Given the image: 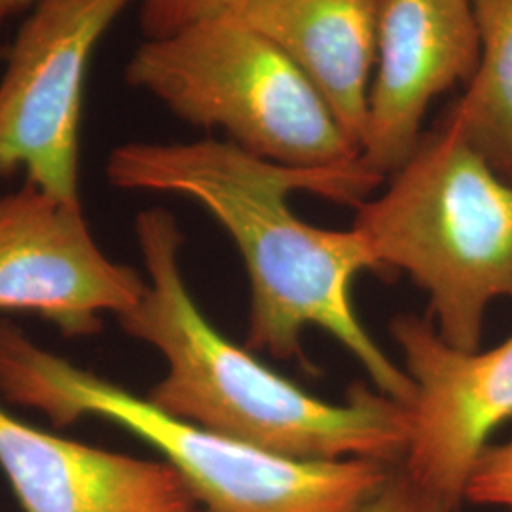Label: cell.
Instances as JSON below:
<instances>
[{
	"instance_id": "obj_8",
	"label": "cell",
	"mask_w": 512,
	"mask_h": 512,
	"mask_svg": "<svg viewBox=\"0 0 512 512\" xmlns=\"http://www.w3.org/2000/svg\"><path fill=\"white\" fill-rule=\"evenodd\" d=\"M147 291V279L93 238L82 203L29 181L0 196V311L37 313L69 338L93 336Z\"/></svg>"
},
{
	"instance_id": "obj_3",
	"label": "cell",
	"mask_w": 512,
	"mask_h": 512,
	"mask_svg": "<svg viewBox=\"0 0 512 512\" xmlns=\"http://www.w3.org/2000/svg\"><path fill=\"white\" fill-rule=\"evenodd\" d=\"M0 393L57 427L101 418L145 440L188 486L202 512H359L395 465L302 461L179 420L128 389L0 323Z\"/></svg>"
},
{
	"instance_id": "obj_5",
	"label": "cell",
	"mask_w": 512,
	"mask_h": 512,
	"mask_svg": "<svg viewBox=\"0 0 512 512\" xmlns=\"http://www.w3.org/2000/svg\"><path fill=\"white\" fill-rule=\"evenodd\" d=\"M124 76L179 120L217 129L224 141L275 164L332 167L361 158L310 80L236 16L145 38Z\"/></svg>"
},
{
	"instance_id": "obj_14",
	"label": "cell",
	"mask_w": 512,
	"mask_h": 512,
	"mask_svg": "<svg viewBox=\"0 0 512 512\" xmlns=\"http://www.w3.org/2000/svg\"><path fill=\"white\" fill-rule=\"evenodd\" d=\"M465 499L512 511V439L486 446L467 480Z\"/></svg>"
},
{
	"instance_id": "obj_16",
	"label": "cell",
	"mask_w": 512,
	"mask_h": 512,
	"mask_svg": "<svg viewBox=\"0 0 512 512\" xmlns=\"http://www.w3.org/2000/svg\"><path fill=\"white\" fill-rule=\"evenodd\" d=\"M38 0H0V35L14 19L25 18Z\"/></svg>"
},
{
	"instance_id": "obj_2",
	"label": "cell",
	"mask_w": 512,
	"mask_h": 512,
	"mask_svg": "<svg viewBox=\"0 0 512 512\" xmlns=\"http://www.w3.org/2000/svg\"><path fill=\"white\" fill-rule=\"evenodd\" d=\"M135 238L147 291L118 323L164 357L167 372L150 389V403L179 420L287 458L403 461L410 439L404 404L361 384L338 404L304 391L209 323L186 287L183 232L169 211H141Z\"/></svg>"
},
{
	"instance_id": "obj_7",
	"label": "cell",
	"mask_w": 512,
	"mask_h": 512,
	"mask_svg": "<svg viewBox=\"0 0 512 512\" xmlns=\"http://www.w3.org/2000/svg\"><path fill=\"white\" fill-rule=\"evenodd\" d=\"M389 330L416 387L401 467L440 511H459L476 461L512 418V336L488 351H461L429 315L414 313L397 315Z\"/></svg>"
},
{
	"instance_id": "obj_9",
	"label": "cell",
	"mask_w": 512,
	"mask_h": 512,
	"mask_svg": "<svg viewBox=\"0 0 512 512\" xmlns=\"http://www.w3.org/2000/svg\"><path fill=\"white\" fill-rule=\"evenodd\" d=\"M478 57L473 0H378L361 162L385 179L397 171L420 143L431 103L469 84Z\"/></svg>"
},
{
	"instance_id": "obj_4",
	"label": "cell",
	"mask_w": 512,
	"mask_h": 512,
	"mask_svg": "<svg viewBox=\"0 0 512 512\" xmlns=\"http://www.w3.org/2000/svg\"><path fill=\"white\" fill-rule=\"evenodd\" d=\"M353 228L380 275L403 272L427 293L448 346L480 349L488 306L512 300V183L458 131H423L382 196L357 207Z\"/></svg>"
},
{
	"instance_id": "obj_6",
	"label": "cell",
	"mask_w": 512,
	"mask_h": 512,
	"mask_svg": "<svg viewBox=\"0 0 512 512\" xmlns=\"http://www.w3.org/2000/svg\"><path fill=\"white\" fill-rule=\"evenodd\" d=\"M137 0H38L0 78V183L16 171L80 205V124L93 54ZM141 2V0H139Z\"/></svg>"
},
{
	"instance_id": "obj_17",
	"label": "cell",
	"mask_w": 512,
	"mask_h": 512,
	"mask_svg": "<svg viewBox=\"0 0 512 512\" xmlns=\"http://www.w3.org/2000/svg\"><path fill=\"white\" fill-rule=\"evenodd\" d=\"M456 512H459V511H456ZM509 512H512V511H509Z\"/></svg>"
},
{
	"instance_id": "obj_11",
	"label": "cell",
	"mask_w": 512,
	"mask_h": 512,
	"mask_svg": "<svg viewBox=\"0 0 512 512\" xmlns=\"http://www.w3.org/2000/svg\"><path fill=\"white\" fill-rule=\"evenodd\" d=\"M234 16L293 61L361 150L378 50V0H247Z\"/></svg>"
},
{
	"instance_id": "obj_12",
	"label": "cell",
	"mask_w": 512,
	"mask_h": 512,
	"mask_svg": "<svg viewBox=\"0 0 512 512\" xmlns=\"http://www.w3.org/2000/svg\"><path fill=\"white\" fill-rule=\"evenodd\" d=\"M480 57L444 124L512 183V0H473Z\"/></svg>"
},
{
	"instance_id": "obj_15",
	"label": "cell",
	"mask_w": 512,
	"mask_h": 512,
	"mask_svg": "<svg viewBox=\"0 0 512 512\" xmlns=\"http://www.w3.org/2000/svg\"><path fill=\"white\" fill-rule=\"evenodd\" d=\"M359 512H442L429 495L404 473L401 463L391 469L384 486L372 495Z\"/></svg>"
},
{
	"instance_id": "obj_1",
	"label": "cell",
	"mask_w": 512,
	"mask_h": 512,
	"mask_svg": "<svg viewBox=\"0 0 512 512\" xmlns=\"http://www.w3.org/2000/svg\"><path fill=\"white\" fill-rule=\"evenodd\" d=\"M114 188L186 198L202 205L238 247L251 281L247 349L302 359V330H325L365 368L385 397L412 403L416 387L363 327L351 298L361 272L380 274L365 238L300 219L293 192L359 207L387 181L357 162L291 167L258 158L224 139L192 143L131 141L110 152Z\"/></svg>"
},
{
	"instance_id": "obj_10",
	"label": "cell",
	"mask_w": 512,
	"mask_h": 512,
	"mask_svg": "<svg viewBox=\"0 0 512 512\" xmlns=\"http://www.w3.org/2000/svg\"><path fill=\"white\" fill-rule=\"evenodd\" d=\"M0 469L23 512L198 511L169 463L57 437L2 406Z\"/></svg>"
},
{
	"instance_id": "obj_13",
	"label": "cell",
	"mask_w": 512,
	"mask_h": 512,
	"mask_svg": "<svg viewBox=\"0 0 512 512\" xmlns=\"http://www.w3.org/2000/svg\"><path fill=\"white\" fill-rule=\"evenodd\" d=\"M247 0H141L147 40L171 37L205 21L234 16Z\"/></svg>"
}]
</instances>
